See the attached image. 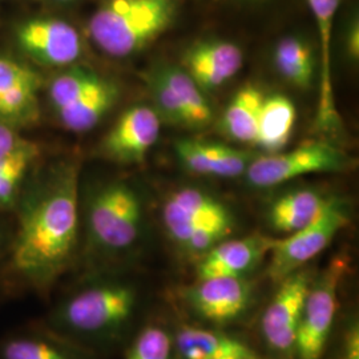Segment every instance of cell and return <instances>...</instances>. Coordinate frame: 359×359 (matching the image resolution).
<instances>
[{
  "label": "cell",
  "instance_id": "603a6c76",
  "mask_svg": "<svg viewBox=\"0 0 359 359\" xmlns=\"http://www.w3.org/2000/svg\"><path fill=\"white\" fill-rule=\"evenodd\" d=\"M38 156V145L23 140L0 158V213L15 210Z\"/></svg>",
  "mask_w": 359,
  "mask_h": 359
},
{
  "label": "cell",
  "instance_id": "f1b7e54d",
  "mask_svg": "<svg viewBox=\"0 0 359 359\" xmlns=\"http://www.w3.org/2000/svg\"><path fill=\"white\" fill-rule=\"evenodd\" d=\"M23 142V139H20L15 129L8 126H4L0 123V158L6 154L13 152V149Z\"/></svg>",
  "mask_w": 359,
  "mask_h": 359
},
{
  "label": "cell",
  "instance_id": "8fae6325",
  "mask_svg": "<svg viewBox=\"0 0 359 359\" xmlns=\"http://www.w3.org/2000/svg\"><path fill=\"white\" fill-rule=\"evenodd\" d=\"M348 165L347 154L333 144L311 142L286 154L255 157L245 176L252 187L265 189L304 175L342 172Z\"/></svg>",
  "mask_w": 359,
  "mask_h": 359
},
{
  "label": "cell",
  "instance_id": "d4e9b609",
  "mask_svg": "<svg viewBox=\"0 0 359 359\" xmlns=\"http://www.w3.org/2000/svg\"><path fill=\"white\" fill-rule=\"evenodd\" d=\"M274 63L278 72L295 87L308 90L314 77V57L308 43L289 36L277 44Z\"/></svg>",
  "mask_w": 359,
  "mask_h": 359
},
{
  "label": "cell",
  "instance_id": "9a60e30c",
  "mask_svg": "<svg viewBox=\"0 0 359 359\" xmlns=\"http://www.w3.org/2000/svg\"><path fill=\"white\" fill-rule=\"evenodd\" d=\"M170 330L175 359H258L253 347L245 339L219 327L197 322H180Z\"/></svg>",
  "mask_w": 359,
  "mask_h": 359
},
{
  "label": "cell",
  "instance_id": "ffe728a7",
  "mask_svg": "<svg viewBox=\"0 0 359 359\" xmlns=\"http://www.w3.org/2000/svg\"><path fill=\"white\" fill-rule=\"evenodd\" d=\"M327 196L314 189H298L278 197L268 209V224L280 234H292L310 224L325 205Z\"/></svg>",
  "mask_w": 359,
  "mask_h": 359
},
{
  "label": "cell",
  "instance_id": "5b68a950",
  "mask_svg": "<svg viewBox=\"0 0 359 359\" xmlns=\"http://www.w3.org/2000/svg\"><path fill=\"white\" fill-rule=\"evenodd\" d=\"M177 7V0H103L90 18V39L109 56L136 55L167 31Z\"/></svg>",
  "mask_w": 359,
  "mask_h": 359
},
{
  "label": "cell",
  "instance_id": "52a82bcc",
  "mask_svg": "<svg viewBox=\"0 0 359 359\" xmlns=\"http://www.w3.org/2000/svg\"><path fill=\"white\" fill-rule=\"evenodd\" d=\"M348 261L335 257L316 276L309 289L295 341L294 359H323L338 318L339 290Z\"/></svg>",
  "mask_w": 359,
  "mask_h": 359
},
{
  "label": "cell",
  "instance_id": "8992f818",
  "mask_svg": "<svg viewBox=\"0 0 359 359\" xmlns=\"http://www.w3.org/2000/svg\"><path fill=\"white\" fill-rule=\"evenodd\" d=\"M114 81L84 67H74L52 79L48 97L62 126L72 132L96 127L117 103Z\"/></svg>",
  "mask_w": 359,
  "mask_h": 359
},
{
  "label": "cell",
  "instance_id": "d6a6232c",
  "mask_svg": "<svg viewBox=\"0 0 359 359\" xmlns=\"http://www.w3.org/2000/svg\"><path fill=\"white\" fill-rule=\"evenodd\" d=\"M60 1H68V0H60Z\"/></svg>",
  "mask_w": 359,
  "mask_h": 359
},
{
  "label": "cell",
  "instance_id": "5bb4252c",
  "mask_svg": "<svg viewBox=\"0 0 359 359\" xmlns=\"http://www.w3.org/2000/svg\"><path fill=\"white\" fill-rule=\"evenodd\" d=\"M160 127L161 120L154 108L132 107L118 117L104 137L102 154L116 163H140L157 142Z\"/></svg>",
  "mask_w": 359,
  "mask_h": 359
},
{
  "label": "cell",
  "instance_id": "9c48e42d",
  "mask_svg": "<svg viewBox=\"0 0 359 359\" xmlns=\"http://www.w3.org/2000/svg\"><path fill=\"white\" fill-rule=\"evenodd\" d=\"M176 299L193 322L224 329L244 320L256 302V283L245 278H204L181 286Z\"/></svg>",
  "mask_w": 359,
  "mask_h": 359
},
{
  "label": "cell",
  "instance_id": "ba28073f",
  "mask_svg": "<svg viewBox=\"0 0 359 359\" xmlns=\"http://www.w3.org/2000/svg\"><path fill=\"white\" fill-rule=\"evenodd\" d=\"M350 221V206L341 197L327 196L320 213L306 226L273 241L266 277L278 283L289 274L308 266Z\"/></svg>",
  "mask_w": 359,
  "mask_h": 359
},
{
  "label": "cell",
  "instance_id": "30bf717a",
  "mask_svg": "<svg viewBox=\"0 0 359 359\" xmlns=\"http://www.w3.org/2000/svg\"><path fill=\"white\" fill-rule=\"evenodd\" d=\"M317 270L304 266L276 283L259 320V339L273 359H294L295 341L311 281Z\"/></svg>",
  "mask_w": 359,
  "mask_h": 359
},
{
  "label": "cell",
  "instance_id": "7a4b0ae2",
  "mask_svg": "<svg viewBox=\"0 0 359 359\" xmlns=\"http://www.w3.org/2000/svg\"><path fill=\"white\" fill-rule=\"evenodd\" d=\"M145 299V285L130 268L86 269L41 323L102 358L127 346L142 325Z\"/></svg>",
  "mask_w": 359,
  "mask_h": 359
},
{
  "label": "cell",
  "instance_id": "3957f363",
  "mask_svg": "<svg viewBox=\"0 0 359 359\" xmlns=\"http://www.w3.org/2000/svg\"><path fill=\"white\" fill-rule=\"evenodd\" d=\"M80 226L86 269L130 268L147 229L142 194L120 180L92 187L80 196Z\"/></svg>",
  "mask_w": 359,
  "mask_h": 359
},
{
  "label": "cell",
  "instance_id": "484cf974",
  "mask_svg": "<svg viewBox=\"0 0 359 359\" xmlns=\"http://www.w3.org/2000/svg\"><path fill=\"white\" fill-rule=\"evenodd\" d=\"M123 359H175L172 330L160 322L142 323L124 347Z\"/></svg>",
  "mask_w": 359,
  "mask_h": 359
},
{
  "label": "cell",
  "instance_id": "4316f807",
  "mask_svg": "<svg viewBox=\"0 0 359 359\" xmlns=\"http://www.w3.org/2000/svg\"><path fill=\"white\" fill-rule=\"evenodd\" d=\"M148 81L154 100V109L160 117V120H164L170 126L188 127L187 116L184 114L181 105L157 69L154 71V75H151Z\"/></svg>",
  "mask_w": 359,
  "mask_h": 359
},
{
  "label": "cell",
  "instance_id": "cb8c5ba5",
  "mask_svg": "<svg viewBox=\"0 0 359 359\" xmlns=\"http://www.w3.org/2000/svg\"><path fill=\"white\" fill-rule=\"evenodd\" d=\"M157 71L181 105L187 116L188 128H204L209 126L213 120V109L204 90L196 84L187 71L173 65H164Z\"/></svg>",
  "mask_w": 359,
  "mask_h": 359
},
{
  "label": "cell",
  "instance_id": "4dcf8cb0",
  "mask_svg": "<svg viewBox=\"0 0 359 359\" xmlns=\"http://www.w3.org/2000/svg\"><path fill=\"white\" fill-rule=\"evenodd\" d=\"M11 236L6 231L3 222L0 221V262L4 259V257L7 256L8 246H10V241H11Z\"/></svg>",
  "mask_w": 359,
  "mask_h": 359
},
{
  "label": "cell",
  "instance_id": "2e32d148",
  "mask_svg": "<svg viewBox=\"0 0 359 359\" xmlns=\"http://www.w3.org/2000/svg\"><path fill=\"white\" fill-rule=\"evenodd\" d=\"M0 359H100L41 322L0 338Z\"/></svg>",
  "mask_w": 359,
  "mask_h": 359
},
{
  "label": "cell",
  "instance_id": "7402d4cb",
  "mask_svg": "<svg viewBox=\"0 0 359 359\" xmlns=\"http://www.w3.org/2000/svg\"><path fill=\"white\" fill-rule=\"evenodd\" d=\"M265 96L252 84H246L231 99L221 117L222 132L236 142L256 144L258 118Z\"/></svg>",
  "mask_w": 359,
  "mask_h": 359
},
{
  "label": "cell",
  "instance_id": "ac0fdd59",
  "mask_svg": "<svg viewBox=\"0 0 359 359\" xmlns=\"http://www.w3.org/2000/svg\"><path fill=\"white\" fill-rule=\"evenodd\" d=\"M180 163L200 176L231 179L244 175L255 156L218 142L184 139L175 145Z\"/></svg>",
  "mask_w": 359,
  "mask_h": 359
},
{
  "label": "cell",
  "instance_id": "f546056e",
  "mask_svg": "<svg viewBox=\"0 0 359 359\" xmlns=\"http://www.w3.org/2000/svg\"><path fill=\"white\" fill-rule=\"evenodd\" d=\"M358 23L353 25L350 28V32H348V40H347V44H348V52L351 55L353 59H358L359 55V44H358Z\"/></svg>",
  "mask_w": 359,
  "mask_h": 359
},
{
  "label": "cell",
  "instance_id": "277c9868",
  "mask_svg": "<svg viewBox=\"0 0 359 359\" xmlns=\"http://www.w3.org/2000/svg\"><path fill=\"white\" fill-rule=\"evenodd\" d=\"M161 222L169 241L194 265L215 245L229 238L236 228L231 208L198 188H180L168 194Z\"/></svg>",
  "mask_w": 359,
  "mask_h": 359
},
{
  "label": "cell",
  "instance_id": "7c38bea8",
  "mask_svg": "<svg viewBox=\"0 0 359 359\" xmlns=\"http://www.w3.org/2000/svg\"><path fill=\"white\" fill-rule=\"evenodd\" d=\"M16 41L27 56L47 67L71 65L83 50L76 28L52 18H38L22 23L16 29Z\"/></svg>",
  "mask_w": 359,
  "mask_h": 359
},
{
  "label": "cell",
  "instance_id": "e0dca14e",
  "mask_svg": "<svg viewBox=\"0 0 359 359\" xmlns=\"http://www.w3.org/2000/svg\"><path fill=\"white\" fill-rule=\"evenodd\" d=\"M184 69L201 90H215L241 69L244 56L238 46L225 40H206L185 52Z\"/></svg>",
  "mask_w": 359,
  "mask_h": 359
},
{
  "label": "cell",
  "instance_id": "1f68e13d",
  "mask_svg": "<svg viewBox=\"0 0 359 359\" xmlns=\"http://www.w3.org/2000/svg\"><path fill=\"white\" fill-rule=\"evenodd\" d=\"M219 359H248V358H243V357H225V358H219Z\"/></svg>",
  "mask_w": 359,
  "mask_h": 359
},
{
  "label": "cell",
  "instance_id": "6da1fadb",
  "mask_svg": "<svg viewBox=\"0 0 359 359\" xmlns=\"http://www.w3.org/2000/svg\"><path fill=\"white\" fill-rule=\"evenodd\" d=\"M18 216L6 271L20 289L50 293L76 261L80 241L79 172L62 164L27 181L13 210Z\"/></svg>",
  "mask_w": 359,
  "mask_h": 359
},
{
  "label": "cell",
  "instance_id": "83f0119b",
  "mask_svg": "<svg viewBox=\"0 0 359 359\" xmlns=\"http://www.w3.org/2000/svg\"><path fill=\"white\" fill-rule=\"evenodd\" d=\"M332 359H359V318L357 311L350 310L335 323Z\"/></svg>",
  "mask_w": 359,
  "mask_h": 359
},
{
  "label": "cell",
  "instance_id": "d6986e66",
  "mask_svg": "<svg viewBox=\"0 0 359 359\" xmlns=\"http://www.w3.org/2000/svg\"><path fill=\"white\" fill-rule=\"evenodd\" d=\"M316 18L321 47V81L317 124L322 129H335L339 126V115L335 107L332 79V31L335 13L341 0H306Z\"/></svg>",
  "mask_w": 359,
  "mask_h": 359
},
{
  "label": "cell",
  "instance_id": "44dd1931",
  "mask_svg": "<svg viewBox=\"0 0 359 359\" xmlns=\"http://www.w3.org/2000/svg\"><path fill=\"white\" fill-rule=\"evenodd\" d=\"M295 123V108L283 95L265 97L258 118L256 144L268 154H277L289 142Z\"/></svg>",
  "mask_w": 359,
  "mask_h": 359
},
{
  "label": "cell",
  "instance_id": "4fadbf2b",
  "mask_svg": "<svg viewBox=\"0 0 359 359\" xmlns=\"http://www.w3.org/2000/svg\"><path fill=\"white\" fill-rule=\"evenodd\" d=\"M273 241L274 238L259 233L225 238L197 261L196 280L250 277L269 256Z\"/></svg>",
  "mask_w": 359,
  "mask_h": 359
}]
</instances>
